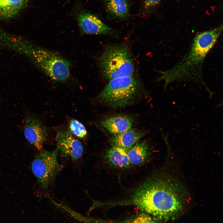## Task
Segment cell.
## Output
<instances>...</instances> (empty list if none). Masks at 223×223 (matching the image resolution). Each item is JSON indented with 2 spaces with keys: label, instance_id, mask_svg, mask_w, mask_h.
I'll return each instance as SVG.
<instances>
[{
  "label": "cell",
  "instance_id": "3957f363",
  "mask_svg": "<svg viewBox=\"0 0 223 223\" xmlns=\"http://www.w3.org/2000/svg\"><path fill=\"white\" fill-rule=\"evenodd\" d=\"M141 91L140 85L135 77H120L110 80L97 99L110 107H122L133 103Z\"/></svg>",
  "mask_w": 223,
  "mask_h": 223
},
{
  "label": "cell",
  "instance_id": "5b68a950",
  "mask_svg": "<svg viewBox=\"0 0 223 223\" xmlns=\"http://www.w3.org/2000/svg\"><path fill=\"white\" fill-rule=\"evenodd\" d=\"M27 48V55L34 63L51 79L64 81L70 76V66L67 61L58 55L38 48Z\"/></svg>",
  "mask_w": 223,
  "mask_h": 223
},
{
  "label": "cell",
  "instance_id": "9c48e42d",
  "mask_svg": "<svg viewBox=\"0 0 223 223\" xmlns=\"http://www.w3.org/2000/svg\"><path fill=\"white\" fill-rule=\"evenodd\" d=\"M80 10L77 12L76 18L83 32L89 34H108L112 33V28L97 16L83 10Z\"/></svg>",
  "mask_w": 223,
  "mask_h": 223
},
{
  "label": "cell",
  "instance_id": "30bf717a",
  "mask_svg": "<svg viewBox=\"0 0 223 223\" xmlns=\"http://www.w3.org/2000/svg\"><path fill=\"white\" fill-rule=\"evenodd\" d=\"M133 123V119L130 116L116 115L103 118L99 124L104 129L115 135L132 129Z\"/></svg>",
  "mask_w": 223,
  "mask_h": 223
},
{
  "label": "cell",
  "instance_id": "ba28073f",
  "mask_svg": "<svg viewBox=\"0 0 223 223\" xmlns=\"http://www.w3.org/2000/svg\"><path fill=\"white\" fill-rule=\"evenodd\" d=\"M22 127L26 140L38 150L41 151L47 136L46 127L42 121L27 111Z\"/></svg>",
  "mask_w": 223,
  "mask_h": 223
},
{
  "label": "cell",
  "instance_id": "5bb4252c",
  "mask_svg": "<svg viewBox=\"0 0 223 223\" xmlns=\"http://www.w3.org/2000/svg\"><path fill=\"white\" fill-rule=\"evenodd\" d=\"M127 154L130 164L135 165L141 164L148 156L147 145L145 142H138L128 149Z\"/></svg>",
  "mask_w": 223,
  "mask_h": 223
},
{
  "label": "cell",
  "instance_id": "277c9868",
  "mask_svg": "<svg viewBox=\"0 0 223 223\" xmlns=\"http://www.w3.org/2000/svg\"><path fill=\"white\" fill-rule=\"evenodd\" d=\"M99 61L103 75L110 80L132 76L134 72L131 54L126 46L109 45L105 49Z\"/></svg>",
  "mask_w": 223,
  "mask_h": 223
},
{
  "label": "cell",
  "instance_id": "6da1fadb",
  "mask_svg": "<svg viewBox=\"0 0 223 223\" xmlns=\"http://www.w3.org/2000/svg\"><path fill=\"white\" fill-rule=\"evenodd\" d=\"M180 186L173 181L162 177L146 181L133 192L125 203L136 206L160 219L175 215L181 208Z\"/></svg>",
  "mask_w": 223,
  "mask_h": 223
},
{
  "label": "cell",
  "instance_id": "ac0fdd59",
  "mask_svg": "<svg viewBox=\"0 0 223 223\" xmlns=\"http://www.w3.org/2000/svg\"><path fill=\"white\" fill-rule=\"evenodd\" d=\"M161 0H144V5L145 8L149 9L155 6Z\"/></svg>",
  "mask_w": 223,
  "mask_h": 223
},
{
  "label": "cell",
  "instance_id": "e0dca14e",
  "mask_svg": "<svg viewBox=\"0 0 223 223\" xmlns=\"http://www.w3.org/2000/svg\"><path fill=\"white\" fill-rule=\"evenodd\" d=\"M127 223H159L150 216L142 214L133 218Z\"/></svg>",
  "mask_w": 223,
  "mask_h": 223
},
{
  "label": "cell",
  "instance_id": "8992f818",
  "mask_svg": "<svg viewBox=\"0 0 223 223\" xmlns=\"http://www.w3.org/2000/svg\"><path fill=\"white\" fill-rule=\"evenodd\" d=\"M58 151H41L35 157L32 164L33 172L42 189L47 190L60 170L58 160Z\"/></svg>",
  "mask_w": 223,
  "mask_h": 223
},
{
  "label": "cell",
  "instance_id": "4fadbf2b",
  "mask_svg": "<svg viewBox=\"0 0 223 223\" xmlns=\"http://www.w3.org/2000/svg\"><path fill=\"white\" fill-rule=\"evenodd\" d=\"M26 0H0V18L10 19L24 7Z\"/></svg>",
  "mask_w": 223,
  "mask_h": 223
},
{
  "label": "cell",
  "instance_id": "9a60e30c",
  "mask_svg": "<svg viewBox=\"0 0 223 223\" xmlns=\"http://www.w3.org/2000/svg\"><path fill=\"white\" fill-rule=\"evenodd\" d=\"M106 10L112 15L119 18L126 17L129 7L126 0H104Z\"/></svg>",
  "mask_w": 223,
  "mask_h": 223
},
{
  "label": "cell",
  "instance_id": "8fae6325",
  "mask_svg": "<svg viewBox=\"0 0 223 223\" xmlns=\"http://www.w3.org/2000/svg\"><path fill=\"white\" fill-rule=\"evenodd\" d=\"M145 134L143 131L131 129L115 135L111 139L110 142L113 146L128 149L138 142Z\"/></svg>",
  "mask_w": 223,
  "mask_h": 223
},
{
  "label": "cell",
  "instance_id": "7c38bea8",
  "mask_svg": "<svg viewBox=\"0 0 223 223\" xmlns=\"http://www.w3.org/2000/svg\"><path fill=\"white\" fill-rule=\"evenodd\" d=\"M128 149L113 146L106 151L105 158L107 163L119 168H126L130 166L127 154Z\"/></svg>",
  "mask_w": 223,
  "mask_h": 223
},
{
  "label": "cell",
  "instance_id": "2e32d148",
  "mask_svg": "<svg viewBox=\"0 0 223 223\" xmlns=\"http://www.w3.org/2000/svg\"><path fill=\"white\" fill-rule=\"evenodd\" d=\"M71 133L74 136L80 138H85L87 131L84 126L80 122L74 119L69 121V128Z\"/></svg>",
  "mask_w": 223,
  "mask_h": 223
},
{
  "label": "cell",
  "instance_id": "52a82bcc",
  "mask_svg": "<svg viewBox=\"0 0 223 223\" xmlns=\"http://www.w3.org/2000/svg\"><path fill=\"white\" fill-rule=\"evenodd\" d=\"M57 149L62 156L69 158L73 161L80 158L83 148L80 142L71 133L68 127H63L57 132Z\"/></svg>",
  "mask_w": 223,
  "mask_h": 223
},
{
  "label": "cell",
  "instance_id": "7a4b0ae2",
  "mask_svg": "<svg viewBox=\"0 0 223 223\" xmlns=\"http://www.w3.org/2000/svg\"><path fill=\"white\" fill-rule=\"evenodd\" d=\"M222 29L221 25L198 34L194 38L189 51L180 61L170 69L159 71L161 75L158 80L164 81V87L172 82L183 81L201 83L205 86L202 73L203 61Z\"/></svg>",
  "mask_w": 223,
  "mask_h": 223
}]
</instances>
